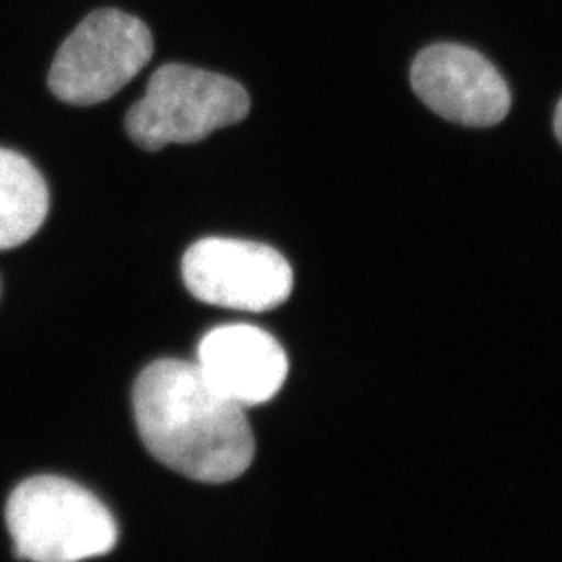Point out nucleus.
<instances>
[{
    "instance_id": "nucleus-1",
    "label": "nucleus",
    "mask_w": 562,
    "mask_h": 562,
    "mask_svg": "<svg viewBox=\"0 0 562 562\" xmlns=\"http://www.w3.org/2000/svg\"><path fill=\"white\" fill-rule=\"evenodd\" d=\"M134 417L146 449L194 481H234L255 459L244 407L217 393L195 363H150L134 385Z\"/></svg>"
},
{
    "instance_id": "nucleus-4",
    "label": "nucleus",
    "mask_w": 562,
    "mask_h": 562,
    "mask_svg": "<svg viewBox=\"0 0 562 562\" xmlns=\"http://www.w3.org/2000/svg\"><path fill=\"white\" fill-rule=\"evenodd\" d=\"M154 52L145 22L125 11H93L60 44L49 68L55 98L77 106L114 98L139 74Z\"/></svg>"
},
{
    "instance_id": "nucleus-9",
    "label": "nucleus",
    "mask_w": 562,
    "mask_h": 562,
    "mask_svg": "<svg viewBox=\"0 0 562 562\" xmlns=\"http://www.w3.org/2000/svg\"><path fill=\"white\" fill-rule=\"evenodd\" d=\"M555 136L562 145V99L559 101L558 110H555Z\"/></svg>"
},
{
    "instance_id": "nucleus-6",
    "label": "nucleus",
    "mask_w": 562,
    "mask_h": 562,
    "mask_svg": "<svg viewBox=\"0 0 562 562\" xmlns=\"http://www.w3.org/2000/svg\"><path fill=\"white\" fill-rule=\"evenodd\" d=\"M412 85L427 109L459 125H498L512 109V93L497 68L460 44L422 49L413 63Z\"/></svg>"
},
{
    "instance_id": "nucleus-3",
    "label": "nucleus",
    "mask_w": 562,
    "mask_h": 562,
    "mask_svg": "<svg viewBox=\"0 0 562 562\" xmlns=\"http://www.w3.org/2000/svg\"><path fill=\"white\" fill-rule=\"evenodd\" d=\"M239 82L194 66L165 65L154 71L145 95L126 114V132L145 150L170 143H198L249 114Z\"/></svg>"
},
{
    "instance_id": "nucleus-8",
    "label": "nucleus",
    "mask_w": 562,
    "mask_h": 562,
    "mask_svg": "<svg viewBox=\"0 0 562 562\" xmlns=\"http://www.w3.org/2000/svg\"><path fill=\"white\" fill-rule=\"evenodd\" d=\"M48 206V187L37 168L21 154L0 148V250L35 236Z\"/></svg>"
},
{
    "instance_id": "nucleus-2",
    "label": "nucleus",
    "mask_w": 562,
    "mask_h": 562,
    "mask_svg": "<svg viewBox=\"0 0 562 562\" xmlns=\"http://www.w3.org/2000/svg\"><path fill=\"white\" fill-rule=\"evenodd\" d=\"M15 555L30 562H81L109 553L117 525L87 487L63 476L21 482L5 504Z\"/></svg>"
},
{
    "instance_id": "nucleus-5",
    "label": "nucleus",
    "mask_w": 562,
    "mask_h": 562,
    "mask_svg": "<svg viewBox=\"0 0 562 562\" xmlns=\"http://www.w3.org/2000/svg\"><path fill=\"white\" fill-rule=\"evenodd\" d=\"M183 281L192 296L217 307L261 313L291 296L289 261L269 245L206 238L183 256Z\"/></svg>"
},
{
    "instance_id": "nucleus-7",
    "label": "nucleus",
    "mask_w": 562,
    "mask_h": 562,
    "mask_svg": "<svg viewBox=\"0 0 562 562\" xmlns=\"http://www.w3.org/2000/svg\"><path fill=\"white\" fill-rule=\"evenodd\" d=\"M195 366L217 393L241 407L271 401L289 373L283 347L255 325H223L206 333Z\"/></svg>"
}]
</instances>
